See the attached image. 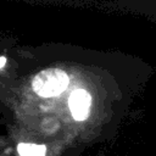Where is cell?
Instances as JSON below:
<instances>
[{"mask_svg":"<svg viewBox=\"0 0 156 156\" xmlns=\"http://www.w3.org/2000/svg\"><path fill=\"white\" fill-rule=\"evenodd\" d=\"M20 156H45L46 147L38 144H26L21 143L17 147Z\"/></svg>","mask_w":156,"mask_h":156,"instance_id":"3957f363","label":"cell"},{"mask_svg":"<svg viewBox=\"0 0 156 156\" xmlns=\"http://www.w3.org/2000/svg\"><path fill=\"white\" fill-rule=\"evenodd\" d=\"M68 85L67 73L56 67L40 71L32 80L33 90L44 98L55 96L61 94Z\"/></svg>","mask_w":156,"mask_h":156,"instance_id":"6da1fadb","label":"cell"},{"mask_svg":"<svg viewBox=\"0 0 156 156\" xmlns=\"http://www.w3.org/2000/svg\"><path fill=\"white\" fill-rule=\"evenodd\" d=\"M5 62H6V58H5V57H0V68H2V67H4Z\"/></svg>","mask_w":156,"mask_h":156,"instance_id":"5b68a950","label":"cell"},{"mask_svg":"<svg viewBox=\"0 0 156 156\" xmlns=\"http://www.w3.org/2000/svg\"><path fill=\"white\" fill-rule=\"evenodd\" d=\"M26 1H40V2H82L91 0H26Z\"/></svg>","mask_w":156,"mask_h":156,"instance_id":"277c9868","label":"cell"},{"mask_svg":"<svg viewBox=\"0 0 156 156\" xmlns=\"http://www.w3.org/2000/svg\"><path fill=\"white\" fill-rule=\"evenodd\" d=\"M90 102L91 98L88 91L83 89L74 90L68 100V106L72 112V116L77 121H83L88 117L89 110H90Z\"/></svg>","mask_w":156,"mask_h":156,"instance_id":"7a4b0ae2","label":"cell"}]
</instances>
